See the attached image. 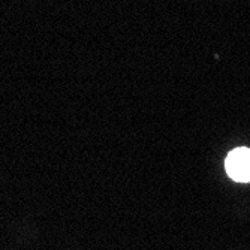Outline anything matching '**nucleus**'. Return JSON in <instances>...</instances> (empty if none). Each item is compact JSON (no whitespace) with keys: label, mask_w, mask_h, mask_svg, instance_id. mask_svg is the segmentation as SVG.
Instances as JSON below:
<instances>
[{"label":"nucleus","mask_w":250,"mask_h":250,"mask_svg":"<svg viewBox=\"0 0 250 250\" xmlns=\"http://www.w3.org/2000/svg\"><path fill=\"white\" fill-rule=\"evenodd\" d=\"M226 171L229 177L247 183L250 181V148H235L226 157Z\"/></svg>","instance_id":"obj_1"}]
</instances>
